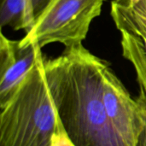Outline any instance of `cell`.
Segmentation results:
<instances>
[{"mask_svg": "<svg viewBox=\"0 0 146 146\" xmlns=\"http://www.w3.org/2000/svg\"><path fill=\"white\" fill-rule=\"evenodd\" d=\"M109 64L83 44L44 59L55 108L74 146H127L113 128L104 104L103 75Z\"/></svg>", "mask_w": 146, "mask_h": 146, "instance_id": "cell-1", "label": "cell"}, {"mask_svg": "<svg viewBox=\"0 0 146 146\" xmlns=\"http://www.w3.org/2000/svg\"><path fill=\"white\" fill-rule=\"evenodd\" d=\"M42 56L1 106L0 146H50L57 112Z\"/></svg>", "mask_w": 146, "mask_h": 146, "instance_id": "cell-2", "label": "cell"}, {"mask_svg": "<svg viewBox=\"0 0 146 146\" xmlns=\"http://www.w3.org/2000/svg\"><path fill=\"white\" fill-rule=\"evenodd\" d=\"M104 0H52L33 27L21 39L43 48L61 43L65 49L82 44Z\"/></svg>", "mask_w": 146, "mask_h": 146, "instance_id": "cell-3", "label": "cell"}, {"mask_svg": "<svg viewBox=\"0 0 146 146\" xmlns=\"http://www.w3.org/2000/svg\"><path fill=\"white\" fill-rule=\"evenodd\" d=\"M103 99L108 118L123 143L135 146L144 127V121L136 99L109 64L103 75Z\"/></svg>", "mask_w": 146, "mask_h": 146, "instance_id": "cell-4", "label": "cell"}, {"mask_svg": "<svg viewBox=\"0 0 146 146\" xmlns=\"http://www.w3.org/2000/svg\"><path fill=\"white\" fill-rule=\"evenodd\" d=\"M44 56L42 48L21 40H12L0 33V107L9 99L15 88Z\"/></svg>", "mask_w": 146, "mask_h": 146, "instance_id": "cell-5", "label": "cell"}, {"mask_svg": "<svg viewBox=\"0 0 146 146\" xmlns=\"http://www.w3.org/2000/svg\"><path fill=\"white\" fill-rule=\"evenodd\" d=\"M111 16L121 35L122 55L133 64L139 88L146 92V17L115 3Z\"/></svg>", "mask_w": 146, "mask_h": 146, "instance_id": "cell-6", "label": "cell"}, {"mask_svg": "<svg viewBox=\"0 0 146 146\" xmlns=\"http://www.w3.org/2000/svg\"><path fill=\"white\" fill-rule=\"evenodd\" d=\"M52 0H0V27L29 32Z\"/></svg>", "mask_w": 146, "mask_h": 146, "instance_id": "cell-7", "label": "cell"}, {"mask_svg": "<svg viewBox=\"0 0 146 146\" xmlns=\"http://www.w3.org/2000/svg\"><path fill=\"white\" fill-rule=\"evenodd\" d=\"M136 100L144 121V127L137 139L135 146H146V92L143 89L139 88V96L137 97Z\"/></svg>", "mask_w": 146, "mask_h": 146, "instance_id": "cell-8", "label": "cell"}, {"mask_svg": "<svg viewBox=\"0 0 146 146\" xmlns=\"http://www.w3.org/2000/svg\"><path fill=\"white\" fill-rule=\"evenodd\" d=\"M50 146H74L67 135L60 118L57 116L56 132L52 137V140Z\"/></svg>", "mask_w": 146, "mask_h": 146, "instance_id": "cell-9", "label": "cell"}, {"mask_svg": "<svg viewBox=\"0 0 146 146\" xmlns=\"http://www.w3.org/2000/svg\"><path fill=\"white\" fill-rule=\"evenodd\" d=\"M112 3L127 7L146 17V0H113Z\"/></svg>", "mask_w": 146, "mask_h": 146, "instance_id": "cell-10", "label": "cell"}]
</instances>
